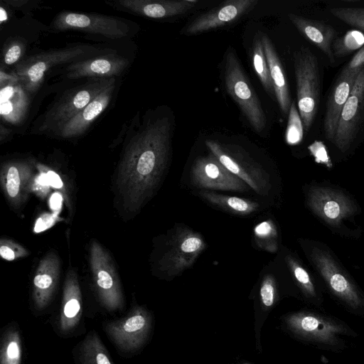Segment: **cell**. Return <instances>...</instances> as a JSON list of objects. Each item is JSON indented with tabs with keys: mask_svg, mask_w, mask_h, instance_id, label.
Listing matches in <instances>:
<instances>
[{
	"mask_svg": "<svg viewBox=\"0 0 364 364\" xmlns=\"http://www.w3.org/2000/svg\"><path fill=\"white\" fill-rule=\"evenodd\" d=\"M153 318L144 306L136 304L124 316L103 324L107 337L123 356L135 355L147 343Z\"/></svg>",
	"mask_w": 364,
	"mask_h": 364,
	"instance_id": "cell-4",
	"label": "cell"
},
{
	"mask_svg": "<svg viewBox=\"0 0 364 364\" xmlns=\"http://www.w3.org/2000/svg\"><path fill=\"white\" fill-rule=\"evenodd\" d=\"M206 247L201 235L184 226L173 230L158 264L166 276L174 277L190 268Z\"/></svg>",
	"mask_w": 364,
	"mask_h": 364,
	"instance_id": "cell-9",
	"label": "cell"
},
{
	"mask_svg": "<svg viewBox=\"0 0 364 364\" xmlns=\"http://www.w3.org/2000/svg\"><path fill=\"white\" fill-rule=\"evenodd\" d=\"M7 20V14L6 10L1 6L0 8V21L3 23L4 21Z\"/></svg>",
	"mask_w": 364,
	"mask_h": 364,
	"instance_id": "cell-44",
	"label": "cell"
},
{
	"mask_svg": "<svg viewBox=\"0 0 364 364\" xmlns=\"http://www.w3.org/2000/svg\"><path fill=\"white\" fill-rule=\"evenodd\" d=\"M63 197L59 193H54L50 198V206L53 210H59L62 205Z\"/></svg>",
	"mask_w": 364,
	"mask_h": 364,
	"instance_id": "cell-43",
	"label": "cell"
},
{
	"mask_svg": "<svg viewBox=\"0 0 364 364\" xmlns=\"http://www.w3.org/2000/svg\"><path fill=\"white\" fill-rule=\"evenodd\" d=\"M23 343L19 328L10 323L2 331L0 341V364H21Z\"/></svg>",
	"mask_w": 364,
	"mask_h": 364,
	"instance_id": "cell-30",
	"label": "cell"
},
{
	"mask_svg": "<svg viewBox=\"0 0 364 364\" xmlns=\"http://www.w3.org/2000/svg\"><path fill=\"white\" fill-rule=\"evenodd\" d=\"M297 108L304 129L308 132L315 118L320 99V73L316 57L302 46L294 54Z\"/></svg>",
	"mask_w": 364,
	"mask_h": 364,
	"instance_id": "cell-6",
	"label": "cell"
},
{
	"mask_svg": "<svg viewBox=\"0 0 364 364\" xmlns=\"http://www.w3.org/2000/svg\"><path fill=\"white\" fill-rule=\"evenodd\" d=\"M46 176L50 186L55 188H62L63 183L57 173L52 171L46 172Z\"/></svg>",
	"mask_w": 364,
	"mask_h": 364,
	"instance_id": "cell-42",
	"label": "cell"
},
{
	"mask_svg": "<svg viewBox=\"0 0 364 364\" xmlns=\"http://www.w3.org/2000/svg\"><path fill=\"white\" fill-rule=\"evenodd\" d=\"M97 50L87 45H77L41 52L30 56L14 70L21 84L28 93H34L42 84L46 74L53 67L81 60Z\"/></svg>",
	"mask_w": 364,
	"mask_h": 364,
	"instance_id": "cell-7",
	"label": "cell"
},
{
	"mask_svg": "<svg viewBox=\"0 0 364 364\" xmlns=\"http://www.w3.org/2000/svg\"><path fill=\"white\" fill-rule=\"evenodd\" d=\"M53 27L58 31H82L112 39L124 38L129 32V26L116 17L68 11L60 13L55 18Z\"/></svg>",
	"mask_w": 364,
	"mask_h": 364,
	"instance_id": "cell-13",
	"label": "cell"
},
{
	"mask_svg": "<svg viewBox=\"0 0 364 364\" xmlns=\"http://www.w3.org/2000/svg\"><path fill=\"white\" fill-rule=\"evenodd\" d=\"M305 204L311 213L334 234L358 238L361 213L358 202L346 190L327 181H314L304 189Z\"/></svg>",
	"mask_w": 364,
	"mask_h": 364,
	"instance_id": "cell-2",
	"label": "cell"
},
{
	"mask_svg": "<svg viewBox=\"0 0 364 364\" xmlns=\"http://www.w3.org/2000/svg\"><path fill=\"white\" fill-rule=\"evenodd\" d=\"M114 79L92 102L58 132L63 138H74L83 134L90 124L108 106L114 90Z\"/></svg>",
	"mask_w": 364,
	"mask_h": 364,
	"instance_id": "cell-23",
	"label": "cell"
},
{
	"mask_svg": "<svg viewBox=\"0 0 364 364\" xmlns=\"http://www.w3.org/2000/svg\"><path fill=\"white\" fill-rule=\"evenodd\" d=\"M284 261L291 282L302 296L312 303L320 304L322 296L318 277L290 251L285 252Z\"/></svg>",
	"mask_w": 364,
	"mask_h": 364,
	"instance_id": "cell-25",
	"label": "cell"
},
{
	"mask_svg": "<svg viewBox=\"0 0 364 364\" xmlns=\"http://www.w3.org/2000/svg\"><path fill=\"white\" fill-rule=\"evenodd\" d=\"M34 178V164L28 160L8 161L1 166V186L13 208L19 209L26 202Z\"/></svg>",
	"mask_w": 364,
	"mask_h": 364,
	"instance_id": "cell-16",
	"label": "cell"
},
{
	"mask_svg": "<svg viewBox=\"0 0 364 364\" xmlns=\"http://www.w3.org/2000/svg\"><path fill=\"white\" fill-rule=\"evenodd\" d=\"M260 36L273 83L275 99L282 113L287 116L292 102L282 64L269 38L265 33Z\"/></svg>",
	"mask_w": 364,
	"mask_h": 364,
	"instance_id": "cell-27",
	"label": "cell"
},
{
	"mask_svg": "<svg viewBox=\"0 0 364 364\" xmlns=\"http://www.w3.org/2000/svg\"><path fill=\"white\" fill-rule=\"evenodd\" d=\"M259 296L262 306L266 309L271 308L276 300L277 288L274 277L272 274L264 277L259 290Z\"/></svg>",
	"mask_w": 364,
	"mask_h": 364,
	"instance_id": "cell-37",
	"label": "cell"
},
{
	"mask_svg": "<svg viewBox=\"0 0 364 364\" xmlns=\"http://www.w3.org/2000/svg\"><path fill=\"white\" fill-rule=\"evenodd\" d=\"M303 123L296 106V103L293 101L291 104L288 114V122L285 133V139L289 145H296L299 144L304 136Z\"/></svg>",
	"mask_w": 364,
	"mask_h": 364,
	"instance_id": "cell-34",
	"label": "cell"
},
{
	"mask_svg": "<svg viewBox=\"0 0 364 364\" xmlns=\"http://www.w3.org/2000/svg\"><path fill=\"white\" fill-rule=\"evenodd\" d=\"M114 79V77L97 78V80L68 94L46 113L41 130L58 132L65 123L105 89Z\"/></svg>",
	"mask_w": 364,
	"mask_h": 364,
	"instance_id": "cell-12",
	"label": "cell"
},
{
	"mask_svg": "<svg viewBox=\"0 0 364 364\" xmlns=\"http://www.w3.org/2000/svg\"><path fill=\"white\" fill-rule=\"evenodd\" d=\"M364 68V46L359 49L343 68L346 72H359Z\"/></svg>",
	"mask_w": 364,
	"mask_h": 364,
	"instance_id": "cell-39",
	"label": "cell"
},
{
	"mask_svg": "<svg viewBox=\"0 0 364 364\" xmlns=\"http://www.w3.org/2000/svg\"><path fill=\"white\" fill-rule=\"evenodd\" d=\"M198 194L214 206L235 215H249L259 207L257 202L249 199L219 194L208 190L200 191Z\"/></svg>",
	"mask_w": 364,
	"mask_h": 364,
	"instance_id": "cell-29",
	"label": "cell"
},
{
	"mask_svg": "<svg viewBox=\"0 0 364 364\" xmlns=\"http://www.w3.org/2000/svg\"><path fill=\"white\" fill-rule=\"evenodd\" d=\"M23 53V45L21 41H14L6 46L3 53L4 64L11 65L16 63Z\"/></svg>",
	"mask_w": 364,
	"mask_h": 364,
	"instance_id": "cell-38",
	"label": "cell"
},
{
	"mask_svg": "<svg viewBox=\"0 0 364 364\" xmlns=\"http://www.w3.org/2000/svg\"><path fill=\"white\" fill-rule=\"evenodd\" d=\"M359 73L343 70L329 93L323 119V133L326 139L332 143L342 110Z\"/></svg>",
	"mask_w": 364,
	"mask_h": 364,
	"instance_id": "cell-20",
	"label": "cell"
},
{
	"mask_svg": "<svg viewBox=\"0 0 364 364\" xmlns=\"http://www.w3.org/2000/svg\"><path fill=\"white\" fill-rule=\"evenodd\" d=\"M128 65L127 58L107 54L72 63L67 68V76L70 79L84 77L111 78L120 75Z\"/></svg>",
	"mask_w": 364,
	"mask_h": 364,
	"instance_id": "cell-22",
	"label": "cell"
},
{
	"mask_svg": "<svg viewBox=\"0 0 364 364\" xmlns=\"http://www.w3.org/2000/svg\"><path fill=\"white\" fill-rule=\"evenodd\" d=\"M197 0H119L115 6L151 18L181 15L193 9Z\"/></svg>",
	"mask_w": 364,
	"mask_h": 364,
	"instance_id": "cell-21",
	"label": "cell"
},
{
	"mask_svg": "<svg viewBox=\"0 0 364 364\" xmlns=\"http://www.w3.org/2000/svg\"><path fill=\"white\" fill-rule=\"evenodd\" d=\"M363 46L364 33L359 30L349 31L333 43L332 50L334 58L344 57L353 51L358 50Z\"/></svg>",
	"mask_w": 364,
	"mask_h": 364,
	"instance_id": "cell-33",
	"label": "cell"
},
{
	"mask_svg": "<svg viewBox=\"0 0 364 364\" xmlns=\"http://www.w3.org/2000/svg\"><path fill=\"white\" fill-rule=\"evenodd\" d=\"M224 82L228 93L238 105L252 129L264 131L267 117L250 82L232 48L227 50L224 63Z\"/></svg>",
	"mask_w": 364,
	"mask_h": 364,
	"instance_id": "cell-5",
	"label": "cell"
},
{
	"mask_svg": "<svg viewBox=\"0 0 364 364\" xmlns=\"http://www.w3.org/2000/svg\"><path fill=\"white\" fill-rule=\"evenodd\" d=\"M55 215L45 214L38 219L36 223L34 231L41 232L53 225L55 220Z\"/></svg>",
	"mask_w": 364,
	"mask_h": 364,
	"instance_id": "cell-41",
	"label": "cell"
},
{
	"mask_svg": "<svg viewBox=\"0 0 364 364\" xmlns=\"http://www.w3.org/2000/svg\"><path fill=\"white\" fill-rule=\"evenodd\" d=\"M0 114L1 118L10 123L20 122L28 107L27 92L18 78L0 82Z\"/></svg>",
	"mask_w": 364,
	"mask_h": 364,
	"instance_id": "cell-24",
	"label": "cell"
},
{
	"mask_svg": "<svg viewBox=\"0 0 364 364\" xmlns=\"http://www.w3.org/2000/svg\"><path fill=\"white\" fill-rule=\"evenodd\" d=\"M288 17L301 33L318 47L331 63L335 62L332 45L336 31L331 26L294 14H289Z\"/></svg>",
	"mask_w": 364,
	"mask_h": 364,
	"instance_id": "cell-26",
	"label": "cell"
},
{
	"mask_svg": "<svg viewBox=\"0 0 364 364\" xmlns=\"http://www.w3.org/2000/svg\"><path fill=\"white\" fill-rule=\"evenodd\" d=\"M60 270V259L54 252H48L40 261L32 287V301L37 311H43L50 304L58 284Z\"/></svg>",
	"mask_w": 364,
	"mask_h": 364,
	"instance_id": "cell-18",
	"label": "cell"
},
{
	"mask_svg": "<svg viewBox=\"0 0 364 364\" xmlns=\"http://www.w3.org/2000/svg\"><path fill=\"white\" fill-rule=\"evenodd\" d=\"M252 58L255 71L264 89L273 98L275 97L273 83L270 77L261 36L258 34L255 36L254 39Z\"/></svg>",
	"mask_w": 364,
	"mask_h": 364,
	"instance_id": "cell-31",
	"label": "cell"
},
{
	"mask_svg": "<svg viewBox=\"0 0 364 364\" xmlns=\"http://www.w3.org/2000/svg\"><path fill=\"white\" fill-rule=\"evenodd\" d=\"M257 0H228L197 16L182 30L187 36L217 29L238 20L257 4Z\"/></svg>",
	"mask_w": 364,
	"mask_h": 364,
	"instance_id": "cell-17",
	"label": "cell"
},
{
	"mask_svg": "<svg viewBox=\"0 0 364 364\" xmlns=\"http://www.w3.org/2000/svg\"><path fill=\"white\" fill-rule=\"evenodd\" d=\"M205 144L210 154L257 193L268 194L271 187L269 176L258 163L235 147L211 139L206 140Z\"/></svg>",
	"mask_w": 364,
	"mask_h": 364,
	"instance_id": "cell-11",
	"label": "cell"
},
{
	"mask_svg": "<svg viewBox=\"0 0 364 364\" xmlns=\"http://www.w3.org/2000/svg\"><path fill=\"white\" fill-rule=\"evenodd\" d=\"M329 11L345 23L364 31V7H331Z\"/></svg>",
	"mask_w": 364,
	"mask_h": 364,
	"instance_id": "cell-35",
	"label": "cell"
},
{
	"mask_svg": "<svg viewBox=\"0 0 364 364\" xmlns=\"http://www.w3.org/2000/svg\"><path fill=\"white\" fill-rule=\"evenodd\" d=\"M172 124L168 117L149 122L132 139L121 159L117 187L123 208L136 214L151 198L166 168Z\"/></svg>",
	"mask_w": 364,
	"mask_h": 364,
	"instance_id": "cell-1",
	"label": "cell"
},
{
	"mask_svg": "<svg viewBox=\"0 0 364 364\" xmlns=\"http://www.w3.org/2000/svg\"><path fill=\"white\" fill-rule=\"evenodd\" d=\"M29 255L30 252L18 242L8 238L1 239L0 255L4 259L13 261Z\"/></svg>",
	"mask_w": 364,
	"mask_h": 364,
	"instance_id": "cell-36",
	"label": "cell"
},
{
	"mask_svg": "<svg viewBox=\"0 0 364 364\" xmlns=\"http://www.w3.org/2000/svg\"><path fill=\"white\" fill-rule=\"evenodd\" d=\"M49 183L46 176V172L41 171L38 176H36L33 183L32 190L41 197L46 196L48 192Z\"/></svg>",
	"mask_w": 364,
	"mask_h": 364,
	"instance_id": "cell-40",
	"label": "cell"
},
{
	"mask_svg": "<svg viewBox=\"0 0 364 364\" xmlns=\"http://www.w3.org/2000/svg\"><path fill=\"white\" fill-rule=\"evenodd\" d=\"M254 239L257 247L271 253L278 250V232L271 220H264L254 228Z\"/></svg>",
	"mask_w": 364,
	"mask_h": 364,
	"instance_id": "cell-32",
	"label": "cell"
},
{
	"mask_svg": "<svg viewBox=\"0 0 364 364\" xmlns=\"http://www.w3.org/2000/svg\"><path fill=\"white\" fill-rule=\"evenodd\" d=\"M90 263L97 297L101 306L112 314L123 311L125 299L114 262L97 241L91 242Z\"/></svg>",
	"mask_w": 364,
	"mask_h": 364,
	"instance_id": "cell-8",
	"label": "cell"
},
{
	"mask_svg": "<svg viewBox=\"0 0 364 364\" xmlns=\"http://www.w3.org/2000/svg\"><path fill=\"white\" fill-rule=\"evenodd\" d=\"M284 321L288 329L302 340L327 347H336L339 336L349 332L343 323L311 312L299 311L288 315Z\"/></svg>",
	"mask_w": 364,
	"mask_h": 364,
	"instance_id": "cell-10",
	"label": "cell"
},
{
	"mask_svg": "<svg viewBox=\"0 0 364 364\" xmlns=\"http://www.w3.org/2000/svg\"><path fill=\"white\" fill-rule=\"evenodd\" d=\"M364 112V68L360 71L342 110L333 144L348 152L359 130Z\"/></svg>",
	"mask_w": 364,
	"mask_h": 364,
	"instance_id": "cell-15",
	"label": "cell"
},
{
	"mask_svg": "<svg viewBox=\"0 0 364 364\" xmlns=\"http://www.w3.org/2000/svg\"><path fill=\"white\" fill-rule=\"evenodd\" d=\"M82 318L81 289L75 272L70 269L65 277L58 317V332L63 337L73 335Z\"/></svg>",
	"mask_w": 364,
	"mask_h": 364,
	"instance_id": "cell-19",
	"label": "cell"
},
{
	"mask_svg": "<svg viewBox=\"0 0 364 364\" xmlns=\"http://www.w3.org/2000/svg\"><path fill=\"white\" fill-rule=\"evenodd\" d=\"M191 182L203 189L248 191L251 188L239 177L231 173L212 154L198 158L191 171Z\"/></svg>",
	"mask_w": 364,
	"mask_h": 364,
	"instance_id": "cell-14",
	"label": "cell"
},
{
	"mask_svg": "<svg viewBox=\"0 0 364 364\" xmlns=\"http://www.w3.org/2000/svg\"><path fill=\"white\" fill-rule=\"evenodd\" d=\"M76 364H114L98 333L92 330L72 350Z\"/></svg>",
	"mask_w": 364,
	"mask_h": 364,
	"instance_id": "cell-28",
	"label": "cell"
},
{
	"mask_svg": "<svg viewBox=\"0 0 364 364\" xmlns=\"http://www.w3.org/2000/svg\"><path fill=\"white\" fill-rule=\"evenodd\" d=\"M301 250L328 291L354 311L364 313V293L326 244L308 238L298 240Z\"/></svg>",
	"mask_w": 364,
	"mask_h": 364,
	"instance_id": "cell-3",
	"label": "cell"
}]
</instances>
